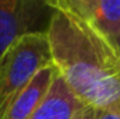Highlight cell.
<instances>
[{
  "label": "cell",
  "instance_id": "277c9868",
  "mask_svg": "<svg viewBox=\"0 0 120 119\" xmlns=\"http://www.w3.org/2000/svg\"><path fill=\"white\" fill-rule=\"evenodd\" d=\"M57 73L59 70L55 64L42 69L18 94L3 119H30L49 94Z\"/></svg>",
  "mask_w": 120,
  "mask_h": 119
},
{
  "label": "cell",
  "instance_id": "5b68a950",
  "mask_svg": "<svg viewBox=\"0 0 120 119\" xmlns=\"http://www.w3.org/2000/svg\"><path fill=\"white\" fill-rule=\"evenodd\" d=\"M84 107L87 105L82 104L57 73L49 94L30 119H74Z\"/></svg>",
  "mask_w": 120,
  "mask_h": 119
},
{
  "label": "cell",
  "instance_id": "8992f818",
  "mask_svg": "<svg viewBox=\"0 0 120 119\" xmlns=\"http://www.w3.org/2000/svg\"><path fill=\"white\" fill-rule=\"evenodd\" d=\"M90 24L120 52V0H98Z\"/></svg>",
  "mask_w": 120,
  "mask_h": 119
},
{
  "label": "cell",
  "instance_id": "6da1fadb",
  "mask_svg": "<svg viewBox=\"0 0 120 119\" xmlns=\"http://www.w3.org/2000/svg\"><path fill=\"white\" fill-rule=\"evenodd\" d=\"M48 38L53 64L84 105L120 108V52L116 48L91 24L57 10Z\"/></svg>",
  "mask_w": 120,
  "mask_h": 119
},
{
  "label": "cell",
  "instance_id": "9c48e42d",
  "mask_svg": "<svg viewBox=\"0 0 120 119\" xmlns=\"http://www.w3.org/2000/svg\"><path fill=\"white\" fill-rule=\"evenodd\" d=\"M96 112L98 109L92 108V107H84L77 115L74 119H95L96 118Z\"/></svg>",
  "mask_w": 120,
  "mask_h": 119
},
{
  "label": "cell",
  "instance_id": "7a4b0ae2",
  "mask_svg": "<svg viewBox=\"0 0 120 119\" xmlns=\"http://www.w3.org/2000/svg\"><path fill=\"white\" fill-rule=\"evenodd\" d=\"M53 64L48 32H36L17 39L0 58V119L32 79Z\"/></svg>",
  "mask_w": 120,
  "mask_h": 119
},
{
  "label": "cell",
  "instance_id": "ba28073f",
  "mask_svg": "<svg viewBox=\"0 0 120 119\" xmlns=\"http://www.w3.org/2000/svg\"><path fill=\"white\" fill-rule=\"evenodd\" d=\"M95 119H120V108L98 109Z\"/></svg>",
  "mask_w": 120,
  "mask_h": 119
},
{
  "label": "cell",
  "instance_id": "3957f363",
  "mask_svg": "<svg viewBox=\"0 0 120 119\" xmlns=\"http://www.w3.org/2000/svg\"><path fill=\"white\" fill-rule=\"evenodd\" d=\"M55 13L49 0H0V58L17 39L48 32Z\"/></svg>",
  "mask_w": 120,
  "mask_h": 119
},
{
  "label": "cell",
  "instance_id": "52a82bcc",
  "mask_svg": "<svg viewBox=\"0 0 120 119\" xmlns=\"http://www.w3.org/2000/svg\"><path fill=\"white\" fill-rule=\"evenodd\" d=\"M49 3L55 10L74 16L90 24L95 14L98 0H49Z\"/></svg>",
  "mask_w": 120,
  "mask_h": 119
}]
</instances>
